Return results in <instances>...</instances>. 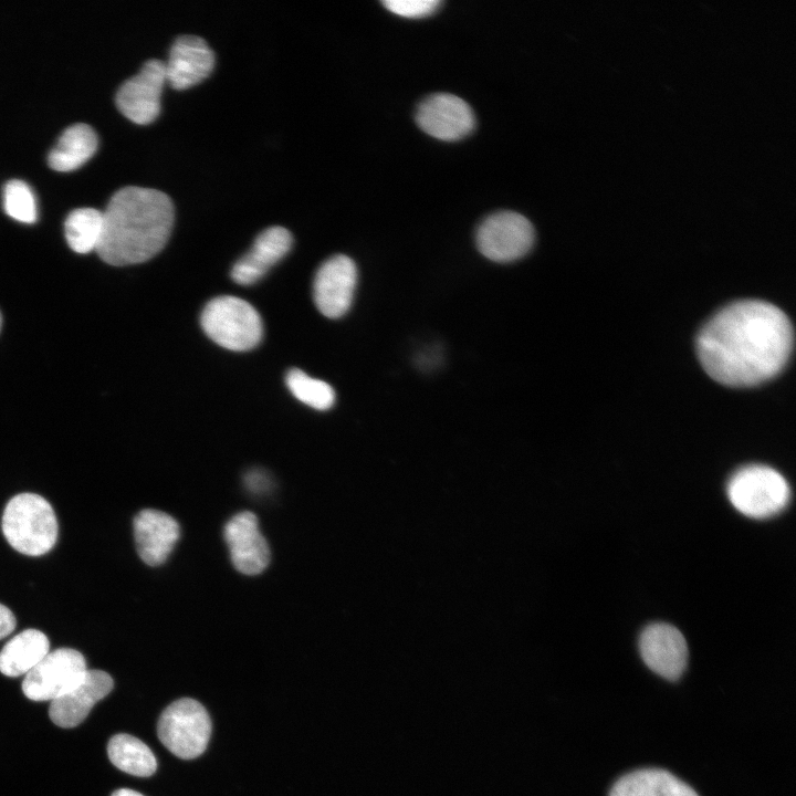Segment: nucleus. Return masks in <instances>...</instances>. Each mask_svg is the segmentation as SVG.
I'll use <instances>...</instances> for the list:
<instances>
[{
    "label": "nucleus",
    "mask_w": 796,
    "mask_h": 796,
    "mask_svg": "<svg viewBox=\"0 0 796 796\" xmlns=\"http://www.w3.org/2000/svg\"><path fill=\"white\" fill-rule=\"evenodd\" d=\"M233 566L244 575L263 572L270 562V549L261 534L258 517L249 511L232 516L223 531Z\"/></svg>",
    "instance_id": "nucleus-13"
},
{
    "label": "nucleus",
    "mask_w": 796,
    "mask_h": 796,
    "mask_svg": "<svg viewBox=\"0 0 796 796\" xmlns=\"http://www.w3.org/2000/svg\"><path fill=\"white\" fill-rule=\"evenodd\" d=\"M213 64L214 54L202 38L180 35L172 43L165 62L166 80L174 88H188L205 80Z\"/></svg>",
    "instance_id": "nucleus-15"
},
{
    "label": "nucleus",
    "mask_w": 796,
    "mask_h": 796,
    "mask_svg": "<svg viewBox=\"0 0 796 796\" xmlns=\"http://www.w3.org/2000/svg\"><path fill=\"white\" fill-rule=\"evenodd\" d=\"M293 238L283 227H270L254 240L251 249L240 258L231 270L232 280L242 285L258 282L290 251Z\"/></svg>",
    "instance_id": "nucleus-16"
},
{
    "label": "nucleus",
    "mask_w": 796,
    "mask_h": 796,
    "mask_svg": "<svg viewBox=\"0 0 796 796\" xmlns=\"http://www.w3.org/2000/svg\"><path fill=\"white\" fill-rule=\"evenodd\" d=\"M1 324H2V318H1V314H0V331H1Z\"/></svg>",
    "instance_id": "nucleus-28"
},
{
    "label": "nucleus",
    "mask_w": 796,
    "mask_h": 796,
    "mask_svg": "<svg viewBox=\"0 0 796 796\" xmlns=\"http://www.w3.org/2000/svg\"><path fill=\"white\" fill-rule=\"evenodd\" d=\"M285 384L297 400L314 409L327 410L334 405V389L327 383L313 378L301 369L289 370Z\"/></svg>",
    "instance_id": "nucleus-23"
},
{
    "label": "nucleus",
    "mask_w": 796,
    "mask_h": 796,
    "mask_svg": "<svg viewBox=\"0 0 796 796\" xmlns=\"http://www.w3.org/2000/svg\"><path fill=\"white\" fill-rule=\"evenodd\" d=\"M70 248L77 253L96 250L103 231V212L94 208L71 211L64 223Z\"/></svg>",
    "instance_id": "nucleus-22"
},
{
    "label": "nucleus",
    "mask_w": 796,
    "mask_h": 796,
    "mask_svg": "<svg viewBox=\"0 0 796 796\" xmlns=\"http://www.w3.org/2000/svg\"><path fill=\"white\" fill-rule=\"evenodd\" d=\"M793 343V326L782 310L745 300L725 306L703 326L696 349L702 367L715 381L750 387L785 367Z\"/></svg>",
    "instance_id": "nucleus-1"
},
{
    "label": "nucleus",
    "mask_w": 796,
    "mask_h": 796,
    "mask_svg": "<svg viewBox=\"0 0 796 796\" xmlns=\"http://www.w3.org/2000/svg\"><path fill=\"white\" fill-rule=\"evenodd\" d=\"M57 531V521L51 504L39 494H18L4 507L3 535L21 554H46L56 542Z\"/></svg>",
    "instance_id": "nucleus-3"
},
{
    "label": "nucleus",
    "mask_w": 796,
    "mask_h": 796,
    "mask_svg": "<svg viewBox=\"0 0 796 796\" xmlns=\"http://www.w3.org/2000/svg\"><path fill=\"white\" fill-rule=\"evenodd\" d=\"M203 332L219 346L243 352L255 347L263 335V325L256 310L235 296L211 300L200 317Z\"/></svg>",
    "instance_id": "nucleus-4"
},
{
    "label": "nucleus",
    "mask_w": 796,
    "mask_h": 796,
    "mask_svg": "<svg viewBox=\"0 0 796 796\" xmlns=\"http://www.w3.org/2000/svg\"><path fill=\"white\" fill-rule=\"evenodd\" d=\"M49 639L42 631L25 629L0 651V672L8 677L27 674L49 653Z\"/></svg>",
    "instance_id": "nucleus-19"
},
{
    "label": "nucleus",
    "mask_w": 796,
    "mask_h": 796,
    "mask_svg": "<svg viewBox=\"0 0 796 796\" xmlns=\"http://www.w3.org/2000/svg\"><path fill=\"white\" fill-rule=\"evenodd\" d=\"M165 62L147 61L140 71L126 80L116 93V105L129 121L146 125L160 112V95L166 82Z\"/></svg>",
    "instance_id": "nucleus-9"
},
{
    "label": "nucleus",
    "mask_w": 796,
    "mask_h": 796,
    "mask_svg": "<svg viewBox=\"0 0 796 796\" xmlns=\"http://www.w3.org/2000/svg\"><path fill=\"white\" fill-rule=\"evenodd\" d=\"M479 251L495 262H510L525 255L532 248L535 232L527 218L515 211H498L478 227Z\"/></svg>",
    "instance_id": "nucleus-7"
},
{
    "label": "nucleus",
    "mask_w": 796,
    "mask_h": 796,
    "mask_svg": "<svg viewBox=\"0 0 796 796\" xmlns=\"http://www.w3.org/2000/svg\"><path fill=\"white\" fill-rule=\"evenodd\" d=\"M175 218L171 199L163 191L128 186L116 191L103 212L96 249L112 265L145 262L167 243Z\"/></svg>",
    "instance_id": "nucleus-2"
},
{
    "label": "nucleus",
    "mask_w": 796,
    "mask_h": 796,
    "mask_svg": "<svg viewBox=\"0 0 796 796\" xmlns=\"http://www.w3.org/2000/svg\"><path fill=\"white\" fill-rule=\"evenodd\" d=\"M107 754L117 768L134 776L148 777L157 768L156 757L151 750L129 734L114 735L108 742Z\"/></svg>",
    "instance_id": "nucleus-21"
},
{
    "label": "nucleus",
    "mask_w": 796,
    "mask_h": 796,
    "mask_svg": "<svg viewBox=\"0 0 796 796\" xmlns=\"http://www.w3.org/2000/svg\"><path fill=\"white\" fill-rule=\"evenodd\" d=\"M17 620L12 611L0 604V639L7 637L15 628Z\"/></svg>",
    "instance_id": "nucleus-26"
},
{
    "label": "nucleus",
    "mask_w": 796,
    "mask_h": 796,
    "mask_svg": "<svg viewBox=\"0 0 796 796\" xmlns=\"http://www.w3.org/2000/svg\"><path fill=\"white\" fill-rule=\"evenodd\" d=\"M609 796H699L671 773L659 768L633 771L619 778Z\"/></svg>",
    "instance_id": "nucleus-18"
},
{
    "label": "nucleus",
    "mask_w": 796,
    "mask_h": 796,
    "mask_svg": "<svg viewBox=\"0 0 796 796\" xmlns=\"http://www.w3.org/2000/svg\"><path fill=\"white\" fill-rule=\"evenodd\" d=\"M727 496L742 514L766 519L785 509L790 490L785 478L776 470L752 464L732 475L727 483Z\"/></svg>",
    "instance_id": "nucleus-5"
},
{
    "label": "nucleus",
    "mask_w": 796,
    "mask_h": 796,
    "mask_svg": "<svg viewBox=\"0 0 796 796\" xmlns=\"http://www.w3.org/2000/svg\"><path fill=\"white\" fill-rule=\"evenodd\" d=\"M112 796H144L140 793L129 789V788H119L115 790Z\"/></svg>",
    "instance_id": "nucleus-27"
},
{
    "label": "nucleus",
    "mask_w": 796,
    "mask_h": 796,
    "mask_svg": "<svg viewBox=\"0 0 796 796\" xmlns=\"http://www.w3.org/2000/svg\"><path fill=\"white\" fill-rule=\"evenodd\" d=\"M113 685V679L107 672L86 670L76 685L51 701L50 719L65 729L78 725L92 708L112 691Z\"/></svg>",
    "instance_id": "nucleus-14"
},
{
    "label": "nucleus",
    "mask_w": 796,
    "mask_h": 796,
    "mask_svg": "<svg viewBox=\"0 0 796 796\" xmlns=\"http://www.w3.org/2000/svg\"><path fill=\"white\" fill-rule=\"evenodd\" d=\"M86 670L81 652L60 648L49 652L25 674L22 691L30 700L52 701L76 685Z\"/></svg>",
    "instance_id": "nucleus-8"
},
{
    "label": "nucleus",
    "mask_w": 796,
    "mask_h": 796,
    "mask_svg": "<svg viewBox=\"0 0 796 796\" xmlns=\"http://www.w3.org/2000/svg\"><path fill=\"white\" fill-rule=\"evenodd\" d=\"M178 522L169 514L146 509L134 519V536L139 557L149 566L163 564L179 538Z\"/></svg>",
    "instance_id": "nucleus-17"
},
{
    "label": "nucleus",
    "mask_w": 796,
    "mask_h": 796,
    "mask_svg": "<svg viewBox=\"0 0 796 796\" xmlns=\"http://www.w3.org/2000/svg\"><path fill=\"white\" fill-rule=\"evenodd\" d=\"M383 4L391 12L407 17L419 18L431 14L441 4L439 0H385Z\"/></svg>",
    "instance_id": "nucleus-25"
},
{
    "label": "nucleus",
    "mask_w": 796,
    "mask_h": 796,
    "mask_svg": "<svg viewBox=\"0 0 796 796\" xmlns=\"http://www.w3.org/2000/svg\"><path fill=\"white\" fill-rule=\"evenodd\" d=\"M415 117L425 133L442 140L460 139L470 134L475 125L470 105L450 93H434L425 97Z\"/></svg>",
    "instance_id": "nucleus-10"
},
{
    "label": "nucleus",
    "mask_w": 796,
    "mask_h": 796,
    "mask_svg": "<svg viewBox=\"0 0 796 796\" xmlns=\"http://www.w3.org/2000/svg\"><path fill=\"white\" fill-rule=\"evenodd\" d=\"M97 136L83 123L67 127L48 156L49 166L56 171H71L84 165L96 151Z\"/></svg>",
    "instance_id": "nucleus-20"
},
{
    "label": "nucleus",
    "mask_w": 796,
    "mask_h": 796,
    "mask_svg": "<svg viewBox=\"0 0 796 796\" xmlns=\"http://www.w3.org/2000/svg\"><path fill=\"white\" fill-rule=\"evenodd\" d=\"M645 663L657 674L677 680L688 663V646L683 635L673 626L656 622L647 626L639 639Z\"/></svg>",
    "instance_id": "nucleus-12"
},
{
    "label": "nucleus",
    "mask_w": 796,
    "mask_h": 796,
    "mask_svg": "<svg viewBox=\"0 0 796 796\" xmlns=\"http://www.w3.org/2000/svg\"><path fill=\"white\" fill-rule=\"evenodd\" d=\"M3 208L9 217L23 223H33L38 218L34 193L27 182L19 179L6 184Z\"/></svg>",
    "instance_id": "nucleus-24"
},
{
    "label": "nucleus",
    "mask_w": 796,
    "mask_h": 796,
    "mask_svg": "<svg viewBox=\"0 0 796 796\" xmlns=\"http://www.w3.org/2000/svg\"><path fill=\"white\" fill-rule=\"evenodd\" d=\"M157 733L160 742L179 758H196L208 745L211 734L210 716L198 701L182 698L163 711Z\"/></svg>",
    "instance_id": "nucleus-6"
},
{
    "label": "nucleus",
    "mask_w": 796,
    "mask_h": 796,
    "mask_svg": "<svg viewBox=\"0 0 796 796\" xmlns=\"http://www.w3.org/2000/svg\"><path fill=\"white\" fill-rule=\"evenodd\" d=\"M357 282L354 261L343 254L326 260L317 270L313 284L318 311L329 317L343 316L350 307Z\"/></svg>",
    "instance_id": "nucleus-11"
}]
</instances>
